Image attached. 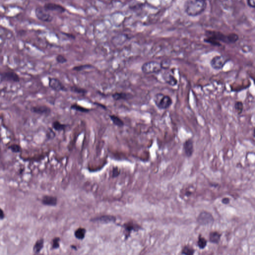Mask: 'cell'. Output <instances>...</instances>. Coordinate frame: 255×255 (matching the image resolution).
Listing matches in <instances>:
<instances>
[{
    "mask_svg": "<svg viewBox=\"0 0 255 255\" xmlns=\"http://www.w3.org/2000/svg\"><path fill=\"white\" fill-rule=\"evenodd\" d=\"M239 39V35L236 33H231L227 34L221 31L208 30L205 33L203 41L213 46L220 47L222 45L221 43L228 45L234 44Z\"/></svg>",
    "mask_w": 255,
    "mask_h": 255,
    "instance_id": "1",
    "label": "cell"
},
{
    "mask_svg": "<svg viewBox=\"0 0 255 255\" xmlns=\"http://www.w3.org/2000/svg\"><path fill=\"white\" fill-rule=\"evenodd\" d=\"M207 6V0H186L184 4V11L188 16L196 17L204 13Z\"/></svg>",
    "mask_w": 255,
    "mask_h": 255,
    "instance_id": "2",
    "label": "cell"
},
{
    "mask_svg": "<svg viewBox=\"0 0 255 255\" xmlns=\"http://www.w3.org/2000/svg\"><path fill=\"white\" fill-rule=\"evenodd\" d=\"M154 103L160 110L168 109L172 104V99L170 96L164 95L162 93L155 94L154 98Z\"/></svg>",
    "mask_w": 255,
    "mask_h": 255,
    "instance_id": "3",
    "label": "cell"
},
{
    "mask_svg": "<svg viewBox=\"0 0 255 255\" xmlns=\"http://www.w3.org/2000/svg\"><path fill=\"white\" fill-rule=\"evenodd\" d=\"M141 69L143 73L151 74L160 73L163 70V67L161 62L156 61H150L144 63L142 65Z\"/></svg>",
    "mask_w": 255,
    "mask_h": 255,
    "instance_id": "4",
    "label": "cell"
},
{
    "mask_svg": "<svg viewBox=\"0 0 255 255\" xmlns=\"http://www.w3.org/2000/svg\"><path fill=\"white\" fill-rule=\"evenodd\" d=\"M229 60V59L224 55H216L211 59L210 64L211 67L214 70H221Z\"/></svg>",
    "mask_w": 255,
    "mask_h": 255,
    "instance_id": "5",
    "label": "cell"
},
{
    "mask_svg": "<svg viewBox=\"0 0 255 255\" xmlns=\"http://www.w3.org/2000/svg\"><path fill=\"white\" fill-rule=\"evenodd\" d=\"M196 221L199 225L206 226L213 224L215 219L212 214L208 211H203L199 214Z\"/></svg>",
    "mask_w": 255,
    "mask_h": 255,
    "instance_id": "6",
    "label": "cell"
},
{
    "mask_svg": "<svg viewBox=\"0 0 255 255\" xmlns=\"http://www.w3.org/2000/svg\"><path fill=\"white\" fill-rule=\"evenodd\" d=\"M35 14L39 20L43 22H51L54 19V16L42 7H38L36 8Z\"/></svg>",
    "mask_w": 255,
    "mask_h": 255,
    "instance_id": "7",
    "label": "cell"
},
{
    "mask_svg": "<svg viewBox=\"0 0 255 255\" xmlns=\"http://www.w3.org/2000/svg\"><path fill=\"white\" fill-rule=\"evenodd\" d=\"M48 85L51 89L56 92L67 91V88L62 83L56 78L49 77L48 78Z\"/></svg>",
    "mask_w": 255,
    "mask_h": 255,
    "instance_id": "8",
    "label": "cell"
},
{
    "mask_svg": "<svg viewBox=\"0 0 255 255\" xmlns=\"http://www.w3.org/2000/svg\"><path fill=\"white\" fill-rule=\"evenodd\" d=\"M0 77L1 80L9 82H19L20 81L19 75L13 71H8L0 73Z\"/></svg>",
    "mask_w": 255,
    "mask_h": 255,
    "instance_id": "9",
    "label": "cell"
},
{
    "mask_svg": "<svg viewBox=\"0 0 255 255\" xmlns=\"http://www.w3.org/2000/svg\"><path fill=\"white\" fill-rule=\"evenodd\" d=\"M43 7L48 12H57L60 13H63L66 11L65 8L63 6L55 3H46Z\"/></svg>",
    "mask_w": 255,
    "mask_h": 255,
    "instance_id": "10",
    "label": "cell"
},
{
    "mask_svg": "<svg viewBox=\"0 0 255 255\" xmlns=\"http://www.w3.org/2000/svg\"><path fill=\"white\" fill-rule=\"evenodd\" d=\"M183 147L185 155L187 158L191 157L194 152V145L193 140L188 139L185 141L183 144Z\"/></svg>",
    "mask_w": 255,
    "mask_h": 255,
    "instance_id": "11",
    "label": "cell"
},
{
    "mask_svg": "<svg viewBox=\"0 0 255 255\" xmlns=\"http://www.w3.org/2000/svg\"><path fill=\"white\" fill-rule=\"evenodd\" d=\"M30 111L33 113L39 115H48L51 113V111L50 108L43 105L33 106L30 108Z\"/></svg>",
    "mask_w": 255,
    "mask_h": 255,
    "instance_id": "12",
    "label": "cell"
},
{
    "mask_svg": "<svg viewBox=\"0 0 255 255\" xmlns=\"http://www.w3.org/2000/svg\"><path fill=\"white\" fill-rule=\"evenodd\" d=\"M116 220V217L111 215H104V216L92 218L91 219V221L92 222H99L104 223L115 222Z\"/></svg>",
    "mask_w": 255,
    "mask_h": 255,
    "instance_id": "13",
    "label": "cell"
},
{
    "mask_svg": "<svg viewBox=\"0 0 255 255\" xmlns=\"http://www.w3.org/2000/svg\"><path fill=\"white\" fill-rule=\"evenodd\" d=\"M163 78L164 82L171 86H175L178 84V79L173 75L170 73H164Z\"/></svg>",
    "mask_w": 255,
    "mask_h": 255,
    "instance_id": "14",
    "label": "cell"
},
{
    "mask_svg": "<svg viewBox=\"0 0 255 255\" xmlns=\"http://www.w3.org/2000/svg\"><path fill=\"white\" fill-rule=\"evenodd\" d=\"M42 203L46 206H54L57 205V197L52 196H45L42 197Z\"/></svg>",
    "mask_w": 255,
    "mask_h": 255,
    "instance_id": "15",
    "label": "cell"
},
{
    "mask_svg": "<svg viewBox=\"0 0 255 255\" xmlns=\"http://www.w3.org/2000/svg\"><path fill=\"white\" fill-rule=\"evenodd\" d=\"M112 97L115 101L128 100L132 98V95L130 93L125 92H116L112 94Z\"/></svg>",
    "mask_w": 255,
    "mask_h": 255,
    "instance_id": "16",
    "label": "cell"
},
{
    "mask_svg": "<svg viewBox=\"0 0 255 255\" xmlns=\"http://www.w3.org/2000/svg\"><path fill=\"white\" fill-rule=\"evenodd\" d=\"M222 234L217 231H211L209 233V242L214 244H218L221 240Z\"/></svg>",
    "mask_w": 255,
    "mask_h": 255,
    "instance_id": "17",
    "label": "cell"
},
{
    "mask_svg": "<svg viewBox=\"0 0 255 255\" xmlns=\"http://www.w3.org/2000/svg\"><path fill=\"white\" fill-rule=\"evenodd\" d=\"M123 227L125 229L126 231L129 235L132 231H138L139 229H141L139 226L136 224H134L133 223H128L124 224Z\"/></svg>",
    "mask_w": 255,
    "mask_h": 255,
    "instance_id": "18",
    "label": "cell"
},
{
    "mask_svg": "<svg viewBox=\"0 0 255 255\" xmlns=\"http://www.w3.org/2000/svg\"><path fill=\"white\" fill-rule=\"evenodd\" d=\"M43 246L44 240L43 239H39L38 240L36 241L33 248V251L34 254H39L43 249Z\"/></svg>",
    "mask_w": 255,
    "mask_h": 255,
    "instance_id": "19",
    "label": "cell"
},
{
    "mask_svg": "<svg viewBox=\"0 0 255 255\" xmlns=\"http://www.w3.org/2000/svg\"><path fill=\"white\" fill-rule=\"evenodd\" d=\"M109 118L110 119L112 123L117 127H122L125 125L124 121H123L121 118H120L119 117L117 116L116 115H110Z\"/></svg>",
    "mask_w": 255,
    "mask_h": 255,
    "instance_id": "20",
    "label": "cell"
},
{
    "mask_svg": "<svg viewBox=\"0 0 255 255\" xmlns=\"http://www.w3.org/2000/svg\"><path fill=\"white\" fill-rule=\"evenodd\" d=\"M197 245L200 249H204L207 246V241L204 237H202L201 235H199Z\"/></svg>",
    "mask_w": 255,
    "mask_h": 255,
    "instance_id": "21",
    "label": "cell"
},
{
    "mask_svg": "<svg viewBox=\"0 0 255 255\" xmlns=\"http://www.w3.org/2000/svg\"><path fill=\"white\" fill-rule=\"evenodd\" d=\"M195 252V250L193 247L190 246V245H185L183 247L181 251V254L182 255H194Z\"/></svg>",
    "mask_w": 255,
    "mask_h": 255,
    "instance_id": "22",
    "label": "cell"
},
{
    "mask_svg": "<svg viewBox=\"0 0 255 255\" xmlns=\"http://www.w3.org/2000/svg\"><path fill=\"white\" fill-rule=\"evenodd\" d=\"M52 128L57 131H62L65 130L67 125L65 124H61L59 121H55L52 123Z\"/></svg>",
    "mask_w": 255,
    "mask_h": 255,
    "instance_id": "23",
    "label": "cell"
},
{
    "mask_svg": "<svg viewBox=\"0 0 255 255\" xmlns=\"http://www.w3.org/2000/svg\"><path fill=\"white\" fill-rule=\"evenodd\" d=\"M86 233V230L85 229L79 228L75 231V236L77 239L82 240L85 237Z\"/></svg>",
    "mask_w": 255,
    "mask_h": 255,
    "instance_id": "24",
    "label": "cell"
},
{
    "mask_svg": "<svg viewBox=\"0 0 255 255\" xmlns=\"http://www.w3.org/2000/svg\"><path fill=\"white\" fill-rule=\"evenodd\" d=\"M70 108L73 110L76 111L78 112H82V113H88L90 112V109H88L82 106H80L79 105L76 104H73L71 105Z\"/></svg>",
    "mask_w": 255,
    "mask_h": 255,
    "instance_id": "25",
    "label": "cell"
},
{
    "mask_svg": "<svg viewBox=\"0 0 255 255\" xmlns=\"http://www.w3.org/2000/svg\"><path fill=\"white\" fill-rule=\"evenodd\" d=\"M70 91L72 92L77 93V94H82V95H85L87 92L86 89L81 88L80 87L77 86H72L70 87Z\"/></svg>",
    "mask_w": 255,
    "mask_h": 255,
    "instance_id": "26",
    "label": "cell"
},
{
    "mask_svg": "<svg viewBox=\"0 0 255 255\" xmlns=\"http://www.w3.org/2000/svg\"><path fill=\"white\" fill-rule=\"evenodd\" d=\"M234 108L236 113L238 115H240L242 113L243 111L244 105L243 103L240 101H237L235 102Z\"/></svg>",
    "mask_w": 255,
    "mask_h": 255,
    "instance_id": "27",
    "label": "cell"
},
{
    "mask_svg": "<svg viewBox=\"0 0 255 255\" xmlns=\"http://www.w3.org/2000/svg\"><path fill=\"white\" fill-rule=\"evenodd\" d=\"M92 68H93V66L92 65L84 64V65L75 66L72 68V70H74V71H83L85 69Z\"/></svg>",
    "mask_w": 255,
    "mask_h": 255,
    "instance_id": "28",
    "label": "cell"
},
{
    "mask_svg": "<svg viewBox=\"0 0 255 255\" xmlns=\"http://www.w3.org/2000/svg\"><path fill=\"white\" fill-rule=\"evenodd\" d=\"M9 149L11 150L12 152L15 153H19L22 151L21 146L17 144H13L9 146Z\"/></svg>",
    "mask_w": 255,
    "mask_h": 255,
    "instance_id": "29",
    "label": "cell"
},
{
    "mask_svg": "<svg viewBox=\"0 0 255 255\" xmlns=\"http://www.w3.org/2000/svg\"><path fill=\"white\" fill-rule=\"evenodd\" d=\"M56 60L58 63L60 64H64L65 63L67 62V60L63 55L61 54H58L56 57Z\"/></svg>",
    "mask_w": 255,
    "mask_h": 255,
    "instance_id": "30",
    "label": "cell"
},
{
    "mask_svg": "<svg viewBox=\"0 0 255 255\" xmlns=\"http://www.w3.org/2000/svg\"><path fill=\"white\" fill-rule=\"evenodd\" d=\"M59 238H54L53 239L52 244V248L53 249H57L59 247Z\"/></svg>",
    "mask_w": 255,
    "mask_h": 255,
    "instance_id": "31",
    "label": "cell"
},
{
    "mask_svg": "<svg viewBox=\"0 0 255 255\" xmlns=\"http://www.w3.org/2000/svg\"><path fill=\"white\" fill-rule=\"evenodd\" d=\"M247 4L250 7L254 9L255 7V0H247Z\"/></svg>",
    "mask_w": 255,
    "mask_h": 255,
    "instance_id": "32",
    "label": "cell"
},
{
    "mask_svg": "<svg viewBox=\"0 0 255 255\" xmlns=\"http://www.w3.org/2000/svg\"><path fill=\"white\" fill-rule=\"evenodd\" d=\"M120 172L119 170L117 167H116V168H114L113 170V172H112V176L113 178H115V177H116V176H118V175H119V173Z\"/></svg>",
    "mask_w": 255,
    "mask_h": 255,
    "instance_id": "33",
    "label": "cell"
},
{
    "mask_svg": "<svg viewBox=\"0 0 255 255\" xmlns=\"http://www.w3.org/2000/svg\"><path fill=\"white\" fill-rule=\"evenodd\" d=\"M221 202L223 204H224L227 205L229 204L230 202V198H229L228 197H224L221 200Z\"/></svg>",
    "mask_w": 255,
    "mask_h": 255,
    "instance_id": "34",
    "label": "cell"
},
{
    "mask_svg": "<svg viewBox=\"0 0 255 255\" xmlns=\"http://www.w3.org/2000/svg\"><path fill=\"white\" fill-rule=\"evenodd\" d=\"M4 218V213L3 210L0 208V219L2 220Z\"/></svg>",
    "mask_w": 255,
    "mask_h": 255,
    "instance_id": "35",
    "label": "cell"
},
{
    "mask_svg": "<svg viewBox=\"0 0 255 255\" xmlns=\"http://www.w3.org/2000/svg\"><path fill=\"white\" fill-rule=\"evenodd\" d=\"M94 104L97 105V106H100V107L104 109H107V107L106 106H105L104 105L101 104L99 103H94Z\"/></svg>",
    "mask_w": 255,
    "mask_h": 255,
    "instance_id": "36",
    "label": "cell"
}]
</instances>
